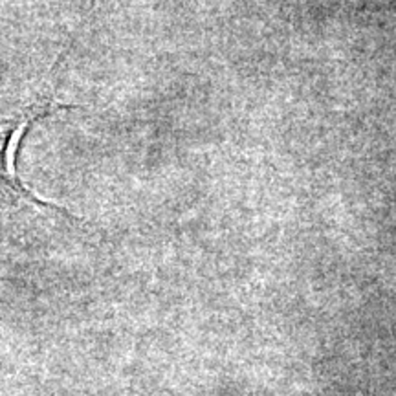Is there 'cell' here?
Returning a JSON list of instances; mask_svg holds the SVG:
<instances>
[{"instance_id":"1","label":"cell","mask_w":396,"mask_h":396,"mask_svg":"<svg viewBox=\"0 0 396 396\" xmlns=\"http://www.w3.org/2000/svg\"><path fill=\"white\" fill-rule=\"evenodd\" d=\"M59 108H72L55 105L50 97L39 99L31 103L22 110H18L13 118L0 119V204L7 205H37V207H50L68 216V211H64L61 205L48 202L46 198H40L29 189L24 180L18 176L17 171V156L18 149L22 145L24 136L28 134L31 127L37 121L48 118Z\"/></svg>"}]
</instances>
